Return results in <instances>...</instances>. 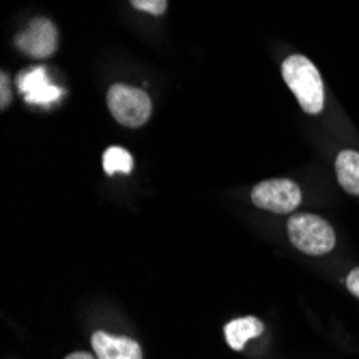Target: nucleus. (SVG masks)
Listing matches in <instances>:
<instances>
[{"mask_svg": "<svg viewBox=\"0 0 359 359\" xmlns=\"http://www.w3.org/2000/svg\"><path fill=\"white\" fill-rule=\"evenodd\" d=\"M346 286H348V290L353 292L355 297H359V267H357V269H353V271L348 273V278H346Z\"/></svg>", "mask_w": 359, "mask_h": 359, "instance_id": "nucleus-13", "label": "nucleus"}, {"mask_svg": "<svg viewBox=\"0 0 359 359\" xmlns=\"http://www.w3.org/2000/svg\"><path fill=\"white\" fill-rule=\"evenodd\" d=\"M20 90L24 93V100L32 106H50L60 100L62 90L48 82V74L43 67H35L24 72L18 80Z\"/></svg>", "mask_w": 359, "mask_h": 359, "instance_id": "nucleus-6", "label": "nucleus"}, {"mask_svg": "<svg viewBox=\"0 0 359 359\" xmlns=\"http://www.w3.org/2000/svg\"><path fill=\"white\" fill-rule=\"evenodd\" d=\"M93 351L97 353V359H142V348L138 342L104 332L93 334Z\"/></svg>", "mask_w": 359, "mask_h": 359, "instance_id": "nucleus-7", "label": "nucleus"}, {"mask_svg": "<svg viewBox=\"0 0 359 359\" xmlns=\"http://www.w3.org/2000/svg\"><path fill=\"white\" fill-rule=\"evenodd\" d=\"M288 237L297 250L312 254V256L327 254L336 245L334 228L323 217L312 215V213L292 215L288 219Z\"/></svg>", "mask_w": 359, "mask_h": 359, "instance_id": "nucleus-2", "label": "nucleus"}, {"mask_svg": "<svg viewBox=\"0 0 359 359\" xmlns=\"http://www.w3.org/2000/svg\"><path fill=\"white\" fill-rule=\"evenodd\" d=\"M56 41H58V32L54 24L50 20L37 18L26 26L24 32H20L15 46L32 58H48L54 54Z\"/></svg>", "mask_w": 359, "mask_h": 359, "instance_id": "nucleus-5", "label": "nucleus"}, {"mask_svg": "<svg viewBox=\"0 0 359 359\" xmlns=\"http://www.w3.org/2000/svg\"><path fill=\"white\" fill-rule=\"evenodd\" d=\"M132 5L140 11L153 13V15H161L168 7V0H132Z\"/></svg>", "mask_w": 359, "mask_h": 359, "instance_id": "nucleus-11", "label": "nucleus"}, {"mask_svg": "<svg viewBox=\"0 0 359 359\" xmlns=\"http://www.w3.org/2000/svg\"><path fill=\"white\" fill-rule=\"evenodd\" d=\"M108 108L112 116L125 127H140L151 116V97L134 86L114 84L108 90Z\"/></svg>", "mask_w": 359, "mask_h": 359, "instance_id": "nucleus-3", "label": "nucleus"}, {"mask_svg": "<svg viewBox=\"0 0 359 359\" xmlns=\"http://www.w3.org/2000/svg\"><path fill=\"white\" fill-rule=\"evenodd\" d=\"M9 100H11V93H9V78L3 74V76H0V106L7 108V106H9Z\"/></svg>", "mask_w": 359, "mask_h": 359, "instance_id": "nucleus-12", "label": "nucleus"}, {"mask_svg": "<svg viewBox=\"0 0 359 359\" xmlns=\"http://www.w3.org/2000/svg\"><path fill=\"white\" fill-rule=\"evenodd\" d=\"M282 76L288 88L295 93L308 114H318L325 108V88L318 69L306 56H288L282 65Z\"/></svg>", "mask_w": 359, "mask_h": 359, "instance_id": "nucleus-1", "label": "nucleus"}, {"mask_svg": "<svg viewBox=\"0 0 359 359\" xmlns=\"http://www.w3.org/2000/svg\"><path fill=\"white\" fill-rule=\"evenodd\" d=\"M260 332H263V323L254 316L235 318L224 327L226 340H228V344H231V348H235V351H241L245 346V342L260 336Z\"/></svg>", "mask_w": 359, "mask_h": 359, "instance_id": "nucleus-8", "label": "nucleus"}, {"mask_svg": "<svg viewBox=\"0 0 359 359\" xmlns=\"http://www.w3.org/2000/svg\"><path fill=\"white\" fill-rule=\"evenodd\" d=\"M134 166V159L129 155L125 149L121 147H110L104 155V170L108 175H114V172H129Z\"/></svg>", "mask_w": 359, "mask_h": 359, "instance_id": "nucleus-10", "label": "nucleus"}, {"mask_svg": "<svg viewBox=\"0 0 359 359\" xmlns=\"http://www.w3.org/2000/svg\"><path fill=\"white\" fill-rule=\"evenodd\" d=\"M67 359H95L93 355H88V353H72Z\"/></svg>", "mask_w": 359, "mask_h": 359, "instance_id": "nucleus-14", "label": "nucleus"}, {"mask_svg": "<svg viewBox=\"0 0 359 359\" xmlns=\"http://www.w3.org/2000/svg\"><path fill=\"white\" fill-rule=\"evenodd\" d=\"M252 201L256 207L273 213H292L302 203V189L288 179H269L254 187Z\"/></svg>", "mask_w": 359, "mask_h": 359, "instance_id": "nucleus-4", "label": "nucleus"}, {"mask_svg": "<svg viewBox=\"0 0 359 359\" xmlns=\"http://www.w3.org/2000/svg\"><path fill=\"white\" fill-rule=\"evenodd\" d=\"M336 172L340 185L359 196V153L357 151H342L336 159Z\"/></svg>", "mask_w": 359, "mask_h": 359, "instance_id": "nucleus-9", "label": "nucleus"}]
</instances>
